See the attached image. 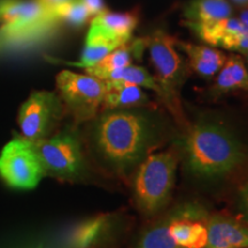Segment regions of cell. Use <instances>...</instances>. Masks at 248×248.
I'll return each mask as SVG.
<instances>
[{"instance_id": "cell-1", "label": "cell", "mask_w": 248, "mask_h": 248, "mask_svg": "<svg viewBox=\"0 0 248 248\" xmlns=\"http://www.w3.org/2000/svg\"><path fill=\"white\" fill-rule=\"evenodd\" d=\"M89 126L88 147L106 171L126 177L163 137L161 121L145 108L105 109Z\"/></svg>"}, {"instance_id": "cell-2", "label": "cell", "mask_w": 248, "mask_h": 248, "mask_svg": "<svg viewBox=\"0 0 248 248\" xmlns=\"http://www.w3.org/2000/svg\"><path fill=\"white\" fill-rule=\"evenodd\" d=\"M185 167L193 177L215 181L231 175L247 160L243 141L225 124L202 120L183 139Z\"/></svg>"}, {"instance_id": "cell-3", "label": "cell", "mask_w": 248, "mask_h": 248, "mask_svg": "<svg viewBox=\"0 0 248 248\" xmlns=\"http://www.w3.org/2000/svg\"><path fill=\"white\" fill-rule=\"evenodd\" d=\"M177 156L172 151L150 154L137 167L133 179L135 200L140 212L148 217L167 206L175 186Z\"/></svg>"}, {"instance_id": "cell-4", "label": "cell", "mask_w": 248, "mask_h": 248, "mask_svg": "<svg viewBox=\"0 0 248 248\" xmlns=\"http://www.w3.org/2000/svg\"><path fill=\"white\" fill-rule=\"evenodd\" d=\"M175 37L162 30L148 36V52L154 78L160 88L161 100L179 124L185 123L181 102V89L186 79V66L176 48Z\"/></svg>"}, {"instance_id": "cell-5", "label": "cell", "mask_w": 248, "mask_h": 248, "mask_svg": "<svg viewBox=\"0 0 248 248\" xmlns=\"http://www.w3.org/2000/svg\"><path fill=\"white\" fill-rule=\"evenodd\" d=\"M35 147L46 175L77 181L88 172L82 139L74 128L68 126L51 137L36 141Z\"/></svg>"}, {"instance_id": "cell-6", "label": "cell", "mask_w": 248, "mask_h": 248, "mask_svg": "<svg viewBox=\"0 0 248 248\" xmlns=\"http://www.w3.org/2000/svg\"><path fill=\"white\" fill-rule=\"evenodd\" d=\"M57 88L64 110L76 124L90 122L98 115L107 92L105 80L70 70L61 71L57 76Z\"/></svg>"}, {"instance_id": "cell-7", "label": "cell", "mask_w": 248, "mask_h": 248, "mask_svg": "<svg viewBox=\"0 0 248 248\" xmlns=\"http://www.w3.org/2000/svg\"><path fill=\"white\" fill-rule=\"evenodd\" d=\"M0 39L26 40L39 35L57 20L53 9L37 0H0Z\"/></svg>"}, {"instance_id": "cell-8", "label": "cell", "mask_w": 248, "mask_h": 248, "mask_svg": "<svg viewBox=\"0 0 248 248\" xmlns=\"http://www.w3.org/2000/svg\"><path fill=\"white\" fill-rule=\"evenodd\" d=\"M46 175L35 142L22 136L14 138L0 154V177L16 190H32Z\"/></svg>"}, {"instance_id": "cell-9", "label": "cell", "mask_w": 248, "mask_h": 248, "mask_svg": "<svg viewBox=\"0 0 248 248\" xmlns=\"http://www.w3.org/2000/svg\"><path fill=\"white\" fill-rule=\"evenodd\" d=\"M59 95L48 91H37L20 108L18 126L22 137L36 142L54 135L64 114Z\"/></svg>"}, {"instance_id": "cell-10", "label": "cell", "mask_w": 248, "mask_h": 248, "mask_svg": "<svg viewBox=\"0 0 248 248\" xmlns=\"http://www.w3.org/2000/svg\"><path fill=\"white\" fill-rule=\"evenodd\" d=\"M201 40L212 46L245 54L248 52V28L237 17H228L213 23H188Z\"/></svg>"}, {"instance_id": "cell-11", "label": "cell", "mask_w": 248, "mask_h": 248, "mask_svg": "<svg viewBox=\"0 0 248 248\" xmlns=\"http://www.w3.org/2000/svg\"><path fill=\"white\" fill-rule=\"evenodd\" d=\"M138 22L137 9L124 13L105 11L92 18L86 39L104 40L120 47L131 40L132 32Z\"/></svg>"}, {"instance_id": "cell-12", "label": "cell", "mask_w": 248, "mask_h": 248, "mask_svg": "<svg viewBox=\"0 0 248 248\" xmlns=\"http://www.w3.org/2000/svg\"><path fill=\"white\" fill-rule=\"evenodd\" d=\"M207 244L204 248H240L248 246V225L221 215L206 221Z\"/></svg>"}, {"instance_id": "cell-13", "label": "cell", "mask_w": 248, "mask_h": 248, "mask_svg": "<svg viewBox=\"0 0 248 248\" xmlns=\"http://www.w3.org/2000/svg\"><path fill=\"white\" fill-rule=\"evenodd\" d=\"M176 46L186 54L191 69L203 78L215 77L225 62L226 55L210 46L195 45L178 39L176 40Z\"/></svg>"}, {"instance_id": "cell-14", "label": "cell", "mask_w": 248, "mask_h": 248, "mask_svg": "<svg viewBox=\"0 0 248 248\" xmlns=\"http://www.w3.org/2000/svg\"><path fill=\"white\" fill-rule=\"evenodd\" d=\"M107 92L105 95L104 109H121V108H148L151 99L147 93L138 85L117 80H105Z\"/></svg>"}, {"instance_id": "cell-15", "label": "cell", "mask_w": 248, "mask_h": 248, "mask_svg": "<svg viewBox=\"0 0 248 248\" xmlns=\"http://www.w3.org/2000/svg\"><path fill=\"white\" fill-rule=\"evenodd\" d=\"M214 91L218 94L232 91L248 92V68L240 55L226 57L224 64L216 75Z\"/></svg>"}, {"instance_id": "cell-16", "label": "cell", "mask_w": 248, "mask_h": 248, "mask_svg": "<svg viewBox=\"0 0 248 248\" xmlns=\"http://www.w3.org/2000/svg\"><path fill=\"white\" fill-rule=\"evenodd\" d=\"M233 8L228 0H192L184 7L186 22L213 23L231 17Z\"/></svg>"}, {"instance_id": "cell-17", "label": "cell", "mask_w": 248, "mask_h": 248, "mask_svg": "<svg viewBox=\"0 0 248 248\" xmlns=\"http://www.w3.org/2000/svg\"><path fill=\"white\" fill-rule=\"evenodd\" d=\"M109 215H99L77 224L69 232L67 244L71 248H90L97 244L109 229Z\"/></svg>"}, {"instance_id": "cell-18", "label": "cell", "mask_w": 248, "mask_h": 248, "mask_svg": "<svg viewBox=\"0 0 248 248\" xmlns=\"http://www.w3.org/2000/svg\"><path fill=\"white\" fill-rule=\"evenodd\" d=\"M133 59H137L138 60V55L137 52H136L133 40H130L126 44L111 51L109 54L106 55L98 63L93 64V66L89 68H85V71L88 75L104 80L109 71L132 64Z\"/></svg>"}, {"instance_id": "cell-19", "label": "cell", "mask_w": 248, "mask_h": 248, "mask_svg": "<svg viewBox=\"0 0 248 248\" xmlns=\"http://www.w3.org/2000/svg\"><path fill=\"white\" fill-rule=\"evenodd\" d=\"M104 80H117V82L129 83V84L138 85L140 88L152 90L160 95V88L157 85L154 76L148 73L144 67L130 64L124 68H119L109 71Z\"/></svg>"}, {"instance_id": "cell-20", "label": "cell", "mask_w": 248, "mask_h": 248, "mask_svg": "<svg viewBox=\"0 0 248 248\" xmlns=\"http://www.w3.org/2000/svg\"><path fill=\"white\" fill-rule=\"evenodd\" d=\"M169 222L170 215L152 225L140 235L133 248H183L170 237L168 231Z\"/></svg>"}, {"instance_id": "cell-21", "label": "cell", "mask_w": 248, "mask_h": 248, "mask_svg": "<svg viewBox=\"0 0 248 248\" xmlns=\"http://www.w3.org/2000/svg\"><path fill=\"white\" fill-rule=\"evenodd\" d=\"M57 20H63L73 27H83L91 17L82 0H69L53 9Z\"/></svg>"}, {"instance_id": "cell-22", "label": "cell", "mask_w": 248, "mask_h": 248, "mask_svg": "<svg viewBox=\"0 0 248 248\" xmlns=\"http://www.w3.org/2000/svg\"><path fill=\"white\" fill-rule=\"evenodd\" d=\"M117 48L116 45L110 44V43L104 42V40L98 39H86L85 47L83 49V53L80 55L78 62H68L73 66L80 67V68H89L93 64L98 63L99 61L102 60L106 55L110 53L111 51Z\"/></svg>"}, {"instance_id": "cell-23", "label": "cell", "mask_w": 248, "mask_h": 248, "mask_svg": "<svg viewBox=\"0 0 248 248\" xmlns=\"http://www.w3.org/2000/svg\"><path fill=\"white\" fill-rule=\"evenodd\" d=\"M238 206H239L244 221L248 225V179L243 183L238 191Z\"/></svg>"}, {"instance_id": "cell-24", "label": "cell", "mask_w": 248, "mask_h": 248, "mask_svg": "<svg viewBox=\"0 0 248 248\" xmlns=\"http://www.w3.org/2000/svg\"><path fill=\"white\" fill-rule=\"evenodd\" d=\"M82 2L85 5V7L88 8L89 13L91 15L92 18L97 16L99 14H101L102 12L107 11L104 0H82Z\"/></svg>"}, {"instance_id": "cell-25", "label": "cell", "mask_w": 248, "mask_h": 248, "mask_svg": "<svg viewBox=\"0 0 248 248\" xmlns=\"http://www.w3.org/2000/svg\"><path fill=\"white\" fill-rule=\"evenodd\" d=\"M37 1H39L40 4L46 6V7L54 9L55 7H58V6L64 4V2H67V1H69V0H37Z\"/></svg>"}, {"instance_id": "cell-26", "label": "cell", "mask_w": 248, "mask_h": 248, "mask_svg": "<svg viewBox=\"0 0 248 248\" xmlns=\"http://www.w3.org/2000/svg\"><path fill=\"white\" fill-rule=\"evenodd\" d=\"M238 18L248 28V5L244 6L243 9L239 12V17Z\"/></svg>"}, {"instance_id": "cell-27", "label": "cell", "mask_w": 248, "mask_h": 248, "mask_svg": "<svg viewBox=\"0 0 248 248\" xmlns=\"http://www.w3.org/2000/svg\"><path fill=\"white\" fill-rule=\"evenodd\" d=\"M230 1H232L233 4L238 5V6H241V7L248 5V0H230Z\"/></svg>"}, {"instance_id": "cell-28", "label": "cell", "mask_w": 248, "mask_h": 248, "mask_svg": "<svg viewBox=\"0 0 248 248\" xmlns=\"http://www.w3.org/2000/svg\"><path fill=\"white\" fill-rule=\"evenodd\" d=\"M244 55H245V59H246V62H247V66H248V52H246V53H245Z\"/></svg>"}, {"instance_id": "cell-29", "label": "cell", "mask_w": 248, "mask_h": 248, "mask_svg": "<svg viewBox=\"0 0 248 248\" xmlns=\"http://www.w3.org/2000/svg\"><path fill=\"white\" fill-rule=\"evenodd\" d=\"M240 248H248V246L247 247H240Z\"/></svg>"}]
</instances>
